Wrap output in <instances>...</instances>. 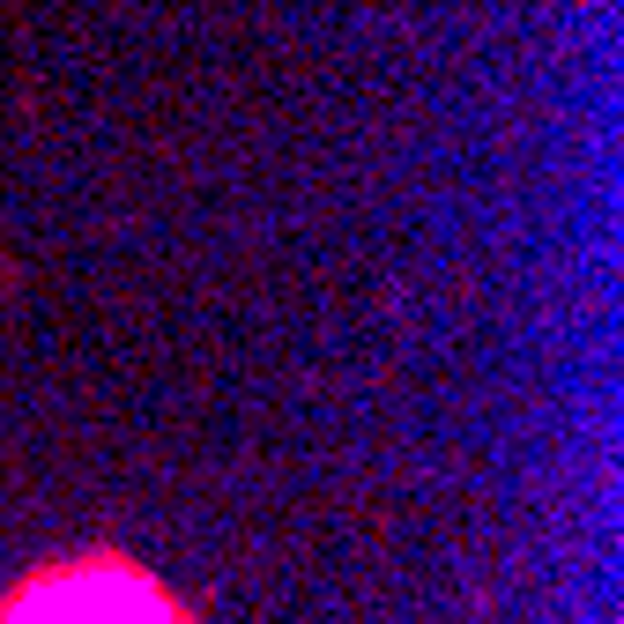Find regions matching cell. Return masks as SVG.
Here are the masks:
<instances>
[{
  "mask_svg": "<svg viewBox=\"0 0 624 624\" xmlns=\"http://www.w3.org/2000/svg\"><path fill=\"white\" fill-rule=\"evenodd\" d=\"M0 624H186V610L126 557H75L16 587Z\"/></svg>",
  "mask_w": 624,
  "mask_h": 624,
  "instance_id": "1",
  "label": "cell"
}]
</instances>
